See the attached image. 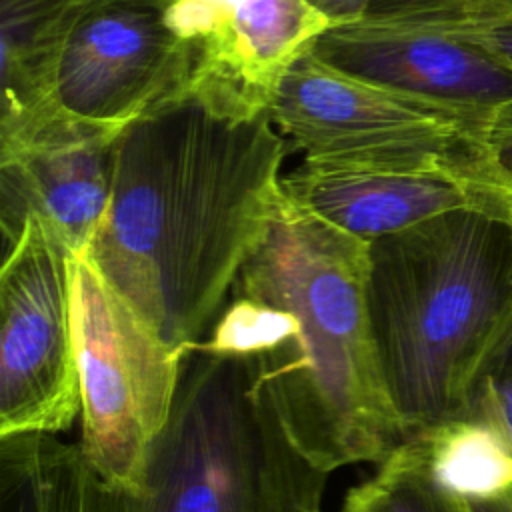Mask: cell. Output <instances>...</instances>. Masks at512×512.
<instances>
[{"label":"cell","instance_id":"6","mask_svg":"<svg viewBox=\"0 0 512 512\" xmlns=\"http://www.w3.org/2000/svg\"><path fill=\"white\" fill-rule=\"evenodd\" d=\"M70 304L82 394L78 446L106 488L136 492L188 352L170 346L88 252L72 256Z\"/></svg>","mask_w":512,"mask_h":512},{"label":"cell","instance_id":"17","mask_svg":"<svg viewBox=\"0 0 512 512\" xmlns=\"http://www.w3.org/2000/svg\"><path fill=\"white\" fill-rule=\"evenodd\" d=\"M326 16L338 22L360 18L412 20L440 12L480 14L490 18H512V0H310Z\"/></svg>","mask_w":512,"mask_h":512},{"label":"cell","instance_id":"2","mask_svg":"<svg viewBox=\"0 0 512 512\" xmlns=\"http://www.w3.org/2000/svg\"><path fill=\"white\" fill-rule=\"evenodd\" d=\"M370 242L280 190L200 350L246 356L294 444L320 468L382 462L400 442L368 308Z\"/></svg>","mask_w":512,"mask_h":512},{"label":"cell","instance_id":"11","mask_svg":"<svg viewBox=\"0 0 512 512\" xmlns=\"http://www.w3.org/2000/svg\"><path fill=\"white\" fill-rule=\"evenodd\" d=\"M282 188L364 242L462 208L512 222V186L486 174L328 168L302 162L282 176Z\"/></svg>","mask_w":512,"mask_h":512},{"label":"cell","instance_id":"21","mask_svg":"<svg viewBox=\"0 0 512 512\" xmlns=\"http://www.w3.org/2000/svg\"><path fill=\"white\" fill-rule=\"evenodd\" d=\"M448 498L454 512H512V488L492 498Z\"/></svg>","mask_w":512,"mask_h":512},{"label":"cell","instance_id":"12","mask_svg":"<svg viewBox=\"0 0 512 512\" xmlns=\"http://www.w3.org/2000/svg\"><path fill=\"white\" fill-rule=\"evenodd\" d=\"M116 140H66L0 156L2 244L34 220L72 254L86 252L110 204Z\"/></svg>","mask_w":512,"mask_h":512},{"label":"cell","instance_id":"22","mask_svg":"<svg viewBox=\"0 0 512 512\" xmlns=\"http://www.w3.org/2000/svg\"><path fill=\"white\" fill-rule=\"evenodd\" d=\"M510 224H512V222H510Z\"/></svg>","mask_w":512,"mask_h":512},{"label":"cell","instance_id":"16","mask_svg":"<svg viewBox=\"0 0 512 512\" xmlns=\"http://www.w3.org/2000/svg\"><path fill=\"white\" fill-rule=\"evenodd\" d=\"M342 512H454L448 494L432 480L416 440L406 438L374 476L348 490Z\"/></svg>","mask_w":512,"mask_h":512},{"label":"cell","instance_id":"9","mask_svg":"<svg viewBox=\"0 0 512 512\" xmlns=\"http://www.w3.org/2000/svg\"><path fill=\"white\" fill-rule=\"evenodd\" d=\"M168 24L190 54L188 94L220 116L254 120L334 20L310 0H170Z\"/></svg>","mask_w":512,"mask_h":512},{"label":"cell","instance_id":"20","mask_svg":"<svg viewBox=\"0 0 512 512\" xmlns=\"http://www.w3.org/2000/svg\"><path fill=\"white\" fill-rule=\"evenodd\" d=\"M466 36L484 42L486 46H490L494 52H498L512 66V18L500 20V22H496V24L484 28V30L468 32Z\"/></svg>","mask_w":512,"mask_h":512},{"label":"cell","instance_id":"18","mask_svg":"<svg viewBox=\"0 0 512 512\" xmlns=\"http://www.w3.org/2000/svg\"><path fill=\"white\" fill-rule=\"evenodd\" d=\"M472 412L490 416L512 440V334L484 372Z\"/></svg>","mask_w":512,"mask_h":512},{"label":"cell","instance_id":"19","mask_svg":"<svg viewBox=\"0 0 512 512\" xmlns=\"http://www.w3.org/2000/svg\"><path fill=\"white\" fill-rule=\"evenodd\" d=\"M484 138L494 168L512 186V100L488 116Z\"/></svg>","mask_w":512,"mask_h":512},{"label":"cell","instance_id":"7","mask_svg":"<svg viewBox=\"0 0 512 512\" xmlns=\"http://www.w3.org/2000/svg\"><path fill=\"white\" fill-rule=\"evenodd\" d=\"M72 256L34 220L2 244L0 436L58 434L80 416Z\"/></svg>","mask_w":512,"mask_h":512},{"label":"cell","instance_id":"10","mask_svg":"<svg viewBox=\"0 0 512 512\" xmlns=\"http://www.w3.org/2000/svg\"><path fill=\"white\" fill-rule=\"evenodd\" d=\"M310 50L362 80L476 118L512 100V66L466 34L360 18L332 24Z\"/></svg>","mask_w":512,"mask_h":512},{"label":"cell","instance_id":"8","mask_svg":"<svg viewBox=\"0 0 512 512\" xmlns=\"http://www.w3.org/2000/svg\"><path fill=\"white\" fill-rule=\"evenodd\" d=\"M170 0H92L58 66L60 124L118 136L156 106L188 94L190 54L168 24Z\"/></svg>","mask_w":512,"mask_h":512},{"label":"cell","instance_id":"5","mask_svg":"<svg viewBox=\"0 0 512 512\" xmlns=\"http://www.w3.org/2000/svg\"><path fill=\"white\" fill-rule=\"evenodd\" d=\"M268 118L306 164L502 178L486 148L488 118L362 80L312 50L282 76Z\"/></svg>","mask_w":512,"mask_h":512},{"label":"cell","instance_id":"14","mask_svg":"<svg viewBox=\"0 0 512 512\" xmlns=\"http://www.w3.org/2000/svg\"><path fill=\"white\" fill-rule=\"evenodd\" d=\"M0 512H104V482L78 444L0 436Z\"/></svg>","mask_w":512,"mask_h":512},{"label":"cell","instance_id":"4","mask_svg":"<svg viewBox=\"0 0 512 512\" xmlns=\"http://www.w3.org/2000/svg\"><path fill=\"white\" fill-rule=\"evenodd\" d=\"M328 470L282 426L252 358L192 348L136 492L104 512H322Z\"/></svg>","mask_w":512,"mask_h":512},{"label":"cell","instance_id":"1","mask_svg":"<svg viewBox=\"0 0 512 512\" xmlns=\"http://www.w3.org/2000/svg\"><path fill=\"white\" fill-rule=\"evenodd\" d=\"M284 156L268 114L226 118L190 94L118 136L110 204L86 252L170 346L190 352L226 306L268 232Z\"/></svg>","mask_w":512,"mask_h":512},{"label":"cell","instance_id":"13","mask_svg":"<svg viewBox=\"0 0 512 512\" xmlns=\"http://www.w3.org/2000/svg\"><path fill=\"white\" fill-rule=\"evenodd\" d=\"M92 0L0 2V154L64 130L54 86L66 40Z\"/></svg>","mask_w":512,"mask_h":512},{"label":"cell","instance_id":"3","mask_svg":"<svg viewBox=\"0 0 512 512\" xmlns=\"http://www.w3.org/2000/svg\"><path fill=\"white\" fill-rule=\"evenodd\" d=\"M368 308L404 440L468 416L512 334V224L462 208L370 242Z\"/></svg>","mask_w":512,"mask_h":512},{"label":"cell","instance_id":"15","mask_svg":"<svg viewBox=\"0 0 512 512\" xmlns=\"http://www.w3.org/2000/svg\"><path fill=\"white\" fill-rule=\"evenodd\" d=\"M410 438L448 496L492 498L512 488V440L486 414L470 412Z\"/></svg>","mask_w":512,"mask_h":512}]
</instances>
